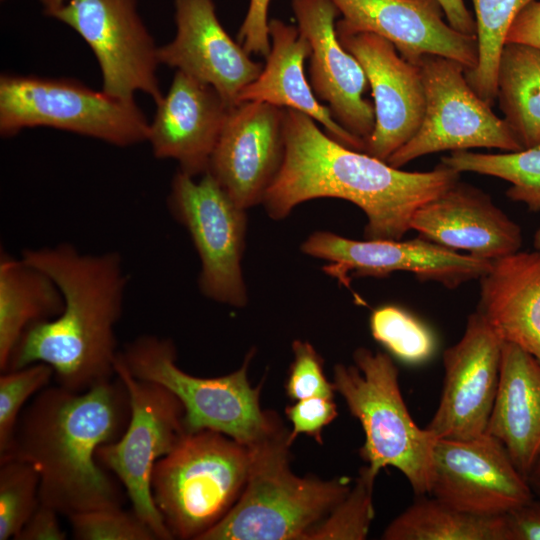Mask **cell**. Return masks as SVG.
Instances as JSON below:
<instances>
[{
  "label": "cell",
  "instance_id": "18",
  "mask_svg": "<svg viewBox=\"0 0 540 540\" xmlns=\"http://www.w3.org/2000/svg\"><path fill=\"white\" fill-rule=\"evenodd\" d=\"M342 19L337 34L370 32L390 41L407 61L423 55L453 59L471 71L478 64L476 36L463 34L443 19L437 0H331Z\"/></svg>",
  "mask_w": 540,
  "mask_h": 540
},
{
  "label": "cell",
  "instance_id": "4",
  "mask_svg": "<svg viewBox=\"0 0 540 540\" xmlns=\"http://www.w3.org/2000/svg\"><path fill=\"white\" fill-rule=\"evenodd\" d=\"M289 434L282 424L250 447L245 488L230 511L199 540H306L345 498L348 477H298L289 466Z\"/></svg>",
  "mask_w": 540,
  "mask_h": 540
},
{
  "label": "cell",
  "instance_id": "9",
  "mask_svg": "<svg viewBox=\"0 0 540 540\" xmlns=\"http://www.w3.org/2000/svg\"><path fill=\"white\" fill-rule=\"evenodd\" d=\"M115 375L127 388L130 418L117 440L98 448L96 458L116 476L130 499L132 510L153 530L157 539L171 540L173 537L154 503L151 480L156 463L186 434L184 407L166 387L134 377L119 355Z\"/></svg>",
  "mask_w": 540,
  "mask_h": 540
},
{
  "label": "cell",
  "instance_id": "22",
  "mask_svg": "<svg viewBox=\"0 0 540 540\" xmlns=\"http://www.w3.org/2000/svg\"><path fill=\"white\" fill-rule=\"evenodd\" d=\"M411 229L443 247L489 261L518 252L523 240L521 227L487 193L460 180L421 205Z\"/></svg>",
  "mask_w": 540,
  "mask_h": 540
},
{
  "label": "cell",
  "instance_id": "44",
  "mask_svg": "<svg viewBox=\"0 0 540 540\" xmlns=\"http://www.w3.org/2000/svg\"><path fill=\"white\" fill-rule=\"evenodd\" d=\"M46 15L50 16L58 10L66 0H39Z\"/></svg>",
  "mask_w": 540,
  "mask_h": 540
},
{
  "label": "cell",
  "instance_id": "43",
  "mask_svg": "<svg viewBox=\"0 0 540 540\" xmlns=\"http://www.w3.org/2000/svg\"><path fill=\"white\" fill-rule=\"evenodd\" d=\"M526 480L535 497L540 499V452L530 468Z\"/></svg>",
  "mask_w": 540,
  "mask_h": 540
},
{
  "label": "cell",
  "instance_id": "40",
  "mask_svg": "<svg viewBox=\"0 0 540 540\" xmlns=\"http://www.w3.org/2000/svg\"><path fill=\"white\" fill-rule=\"evenodd\" d=\"M58 515L53 508L40 503L14 540H65Z\"/></svg>",
  "mask_w": 540,
  "mask_h": 540
},
{
  "label": "cell",
  "instance_id": "20",
  "mask_svg": "<svg viewBox=\"0 0 540 540\" xmlns=\"http://www.w3.org/2000/svg\"><path fill=\"white\" fill-rule=\"evenodd\" d=\"M176 35L158 48L160 64L213 86L231 105L260 74L251 59L221 25L213 0H174Z\"/></svg>",
  "mask_w": 540,
  "mask_h": 540
},
{
  "label": "cell",
  "instance_id": "42",
  "mask_svg": "<svg viewBox=\"0 0 540 540\" xmlns=\"http://www.w3.org/2000/svg\"><path fill=\"white\" fill-rule=\"evenodd\" d=\"M448 24L455 30L470 36H476V23L463 0H437Z\"/></svg>",
  "mask_w": 540,
  "mask_h": 540
},
{
  "label": "cell",
  "instance_id": "5",
  "mask_svg": "<svg viewBox=\"0 0 540 540\" xmlns=\"http://www.w3.org/2000/svg\"><path fill=\"white\" fill-rule=\"evenodd\" d=\"M353 360L354 365L334 367L333 385L363 428L362 459L376 476L382 468H396L417 496H425L437 438L412 419L401 394L398 369L387 353L360 347Z\"/></svg>",
  "mask_w": 540,
  "mask_h": 540
},
{
  "label": "cell",
  "instance_id": "8",
  "mask_svg": "<svg viewBox=\"0 0 540 540\" xmlns=\"http://www.w3.org/2000/svg\"><path fill=\"white\" fill-rule=\"evenodd\" d=\"M51 127L126 147L147 141L149 123L134 99L95 91L71 79L0 77V133Z\"/></svg>",
  "mask_w": 540,
  "mask_h": 540
},
{
  "label": "cell",
  "instance_id": "26",
  "mask_svg": "<svg viewBox=\"0 0 540 540\" xmlns=\"http://www.w3.org/2000/svg\"><path fill=\"white\" fill-rule=\"evenodd\" d=\"M64 299L45 272L7 253L0 256V370L6 372L10 358L24 333L34 324L58 316Z\"/></svg>",
  "mask_w": 540,
  "mask_h": 540
},
{
  "label": "cell",
  "instance_id": "29",
  "mask_svg": "<svg viewBox=\"0 0 540 540\" xmlns=\"http://www.w3.org/2000/svg\"><path fill=\"white\" fill-rule=\"evenodd\" d=\"M475 10L478 64L465 77L487 104L497 99V72L509 29L524 7L534 0H472Z\"/></svg>",
  "mask_w": 540,
  "mask_h": 540
},
{
  "label": "cell",
  "instance_id": "19",
  "mask_svg": "<svg viewBox=\"0 0 540 540\" xmlns=\"http://www.w3.org/2000/svg\"><path fill=\"white\" fill-rule=\"evenodd\" d=\"M299 31L311 46L310 85L333 118L365 144L375 126L374 106L363 97L369 85L358 60L336 33L340 14L331 0H292Z\"/></svg>",
  "mask_w": 540,
  "mask_h": 540
},
{
  "label": "cell",
  "instance_id": "31",
  "mask_svg": "<svg viewBox=\"0 0 540 540\" xmlns=\"http://www.w3.org/2000/svg\"><path fill=\"white\" fill-rule=\"evenodd\" d=\"M370 330L376 341L405 363L424 362L435 348V340L428 327L396 305L375 309L370 316Z\"/></svg>",
  "mask_w": 540,
  "mask_h": 540
},
{
  "label": "cell",
  "instance_id": "16",
  "mask_svg": "<svg viewBox=\"0 0 540 540\" xmlns=\"http://www.w3.org/2000/svg\"><path fill=\"white\" fill-rule=\"evenodd\" d=\"M286 108L245 101L232 106L208 170L243 209L262 204L285 155Z\"/></svg>",
  "mask_w": 540,
  "mask_h": 540
},
{
  "label": "cell",
  "instance_id": "32",
  "mask_svg": "<svg viewBox=\"0 0 540 540\" xmlns=\"http://www.w3.org/2000/svg\"><path fill=\"white\" fill-rule=\"evenodd\" d=\"M40 475L30 462L0 461V540L19 533L39 506Z\"/></svg>",
  "mask_w": 540,
  "mask_h": 540
},
{
  "label": "cell",
  "instance_id": "28",
  "mask_svg": "<svg viewBox=\"0 0 540 540\" xmlns=\"http://www.w3.org/2000/svg\"><path fill=\"white\" fill-rule=\"evenodd\" d=\"M385 540H506L503 514L487 516L419 496L384 530Z\"/></svg>",
  "mask_w": 540,
  "mask_h": 540
},
{
  "label": "cell",
  "instance_id": "10",
  "mask_svg": "<svg viewBox=\"0 0 540 540\" xmlns=\"http://www.w3.org/2000/svg\"><path fill=\"white\" fill-rule=\"evenodd\" d=\"M180 170L167 206L188 232L201 262L198 287L208 299L244 307L248 292L242 273L247 232L246 209L238 206L208 172L199 181Z\"/></svg>",
  "mask_w": 540,
  "mask_h": 540
},
{
  "label": "cell",
  "instance_id": "34",
  "mask_svg": "<svg viewBox=\"0 0 540 540\" xmlns=\"http://www.w3.org/2000/svg\"><path fill=\"white\" fill-rule=\"evenodd\" d=\"M53 378L52 367L45 363H34L1 374L0 458L6 456L12 447L19 416L29 399L49 386Z\"/></svg>",
  "mask_w": 540,
  "mask_h": 540
},
{
  "label": "cell",
  "instance_id": "2",
  "mask_svg": "<svg viewBox=\"0 0 540 540\" xmlns=\"http://www.w3.org/2000/svg\"><path fill=\"white\" fill-rule=\"evenodd\" d=\"M129 418L127 388L117 376L84 392L47 386L24 407L12 447L0 461L33 464L40 475V502L60 515L119 508L120 486L96 452L121 436Z\"/></svg>",
  "mask_w": 540,
  "mask_h": 540
},
{
  "label": "cell",
  "instance_id": "33",
  "mask_svg": "<svg viewBox=\"0 0 540 540\" xmlns=\"http://www.w3.org/2000/svg\"><path fill=\"white\" fill-rule=\"evenodd\" d=\"M376 475L365 465L345 498L317 525L306 540H363L374 518Z\"/></svg>",
  "mask_w": 540,
  "mask_h": 540
},
{
  "label": "cell",
  "instance_id": "41",
  "mask_svg": "<svg viewBox=\"0 0 540 540\" xmlns=\"http://www.w3.org/2000/svg\"><path fill=\"white\" fill-rule=\"evenodd\" d=\"M521 43L540 49V1H532L513 21L506 43Z\"/></svg>",
  "mask_w": 540,
  "mask_h": 540
},
{
  "label": "cell",
  "instance_id": "24",
  "mask_svg": "<svg viewBox=\"0 0 540 540\" xmlns=\"http://www.w3.org/2000/svg\"><path fill=\"white\" fill-rule=\"evenodd\" d=\"M477 312L503 342L540 363V252H516L492 261L479 279Z\"/></svg>",
  "mask_w": 540,
  "mask_h": 540
},
{
  "label": "cell",
  "instance_id": "23",
  "mask_svg": "<svg viewBox=\"0 0 540 540\" xmlns=\"http://www.w3.org/2000/svg\"><path fill=\"white\" fill-rule=\"evenodd\" d=\"M270 52L258 77L240 93L237 103L265 102L294 109L320 123L325 133L342 145L364 152L365 143L340 126L329 108L314 94L304 73L311 46L298 27L279 19L269 21Z\"/></svg>",
  "mask_w": 540,
  "mask_h": 540
},
{
  "label": "cell",
  "instance_id": "21",
  "mask_svg": "<svg viewBox=\"0 0 540 540\" xmlns=\"http://www.w3.org/2000/svg\"><path fill=\"white\" fill-rule=\"evenodd\" d=\"M231 107L213 86L176 71L149 123L154 156L192 177L205 174Z\"/></svg>",
  "mask_w": 540,
  "mask_h": 540
},
{
  "label": "cell",
  "instance_id": "38",
  "mask_svg": "<svg viewBox=\"0 0 540 540\" xmlns=\"http://www.w3.org/2000/svg\"><path fill=\"white\" fill-rule=\"evenodd\" d=\"M271 0H250L247 14L238 32V42L249 55L267 57L271 42L268 9Z\"/></svg>",
  "mask_w": 540,
  "mask_h": 540
},
{
  "label": "cell",
  "instance_id": "27",
  "mask_svg": "<svg viewBox=\"0 0 540 540\" xmlns=\"http://www.w3.org/2000/svg\"><path fill=\"white\" fill-rule=\"evenodd\" d=\"M497 99L505 122L523 149L539 144V48L505 43L498 65Z\"/></svg>",
  "mask_w": 540,
  "mask_h": 540
},
{
  "label": "cell",
  "instance_id": "45",
  "mask_svg": "<svg viewBox=\"0 0 540 540\" xmlns=\"http://www.w3.org/2000/svg\"><path fill=\"white\" fill-rule=\"evenodd\" d=\"M533 245L535 250L540 252V228L534 234Z\"/></svg>",
  "mask_w": 540,
  "mask_h": 540
},
{
  "label": "cell",
  "instance_id": "1",
  "mask_svg": "<svg viewBox=\"0 0 540 540\" xmlns=\"http://www.w3.org/2000/svg\"><path fill=\"white\" fill-rule=\"evenodd\" d=\"M459 180L460 173L441 162L426 172L400 170L342 145L310 116L286 109L284 160L262 205L280 220L308 200L344 199L366 215V239L401 240L415 211Z\"/></svg>",
  "mask_w": 540,
  "mask_h": 540
},
{
  "label": "cell",
  "instance_id": "13",
  "mask_svg": "<svg viewBox=\"0 0 540 540\" xmlns=\"http://www.w3.org/2000/svg\"><path fill=\"white\" fill-rule=\"evenodd\" d=\"M301 251L328 261L322 270L346 287L353 277H386L410 272L421 281L449 289L480 279L492 261L460 254L422 237L401 240L357 241L330 231H315L301 244Z\"/></svg>",
  "mask_w": 540,
  "mask_h": 540
},
{
  "label": "cell",
  "instance_id": "15",
  "mask_svg": "<svg viewBox=\"0 0 540 540\" xmlns=\"http://www.w3.org/2000/svg\"><path fill=\"white\" fill-rule=\"evenodd\" d=\"M503 341L476 311L460 340L443 353L444 382L426 426L435 438L466 440L486 433L497 394Z\"/></svg>",
  "mask_w": 540,
  "mask_h": 540
},
{
  "label": "cell",
  "instance_id": "14",
  "mask_svg": "<svg viewBox=\"0 0 540 540\" xmlns=\"http://www.w3.org/2000/svg\"><path fill=\"white\" fill-rule=\"evenodd\" d=\"M428 494L456 509L487 516L504 514L534 497L506 447L488 433L435 440Z\"/></svg>",
  "mask_w": 540,
  "mask_h": 540
},
{
  "label": "cell",
  "instance_id": "17",
  "mask_svg": "<svg viewBox=\"0 0 540 540\" xmlns=\"http://www.w3.org/2000/svg\"><path fill=\"white\" fill-rule=\"evenodd\" d=\"M337 36L362 66L372 90L375 126L364 152L386 162L416 134L422 123L425 92L420 69L377 34Z\"/></svg>",
  "mask_w": 540,
  "mask_h": 540
},
{
  "label": "cell",
  "instance_id": "7",
  "mask_svg": "<svg viewBox=\"0 0 540 540\" xmlns=\"http://www.w3.org/2000/svg\"><path fill=\"white\" fill-rule=\"evenodd\" d=\"M251 451L210 430L186 433L155 465L153 500L173 539L199 540L241 496Z\"/></svg>",
  "mask_w": 540,
  "mask_h": 540
},
{
  "label": "cell",
  "instance_id": "25",
  "mask_svg": "<svg viewBox=\"0 0 540 540\" xmlns=\"http://www.w3.org/2000/svg\"><path fill=\"white\" fill-rule=\"evenodd\" d=\"M486 433L499 439L526 478L540 452V363L503 342L497 394Z\"/></svg>",
  "mask_w": 540,
  "mask_h": 540
},
{
  "label": "cell",
  "instance_id": "35",
  "mask_svg": "<svg viewBox=\"0 0 540 540\" xmlns=\"http://www.w3.org/2000/svg\"><path fill=\"white\" fill-rule=\"evenodd\" d=\"M77 540H158L153 530L132 510L97 509L67 517Z\"/></svg>",
  "mask_w": 540,
  "mask_h": 540
},
{
  "label": "cell",
  "instance_id": "6",
  "mask_svg": "<svg viewBox=\"0 0 540 540\" xmlns=\"http://www.w3.org/2000/svg\"><path fill=\"white\" fill-rule=\"evenodd\" d=\"M254 353H247L238 370L218 377L183 371L176 363L173 341L156 335L135 338L119 357L134 377L156 382L178 397L184 407L186 433L215 431L250 448L283 424L277 414L261 409L262 385L252 387L248 380Z\"/></svg>",
  "mask_w": 540,
  "mask_h": 540
},
{
  "label": "cell",
  "instance_id": "12",
  "mask_svg": "<svg viewBox=\"0 0 540 540\" xmlns=\"http://www.w3.org/2000/svg\"><path fill=\"white\" fill-rule=\"evenodd\" d=\"M138 0H66L51 17L88 44L102 75V90L134 99L136 92L158 103L163 94L157 69L158 48L142 21Z\"/></svg>",
  "mask_w": 540,
  "mask_h": 540
},
{
  "label": "cell",
  "instance_id": "11",
  "mask_svg": "<svg viewBox=\"0 0 540 540\" xmlns=\"http://www.w3.org/2000/svg\"><path fill=\"white\" fill-rule=\"evenodd\" d=\"M416 65L425 92L423 120L416 134L387 159L388 164L400 168L421 156L447 150L523 149L505 120L472 89L462 64L427 54Z\"/></svg>",
  "mask_w": 540,
  "mask_h": 540
},
{
  "label": "cell",
  "instance_id": "36",
  "mask_svg": "<svg viewBox=\"0 0 540 540\" xmlns=\"http://www.w3.org/2000/svg\"><path fill=\"white\" fill-rule=\"evenodd\" d=\"M293 361L285 383L287 396L294 400L312 397L334 398L335 388L324 374V361L307 341L294 340Z\"/></svg>",
  "mask_w": 540,
  "mask_h": 540
},
{
  "label": "cell",
  "instance_id": "39",
  "mask_svg": "<svg viewBox=\"0 0 540 540\" xmlns=\"http://www.w3.org/2000/svg\"><path fill=\"white\" fill-rule=\"evenodd\" d=\"M506 540H540V499L517 505L503 514Z\"/></svg>",
  "mask_w": 540,
  "mask_h": 540
},
{
  "label": "cell",
  "instance_id": "37",
  "mask_svg": "<svg viewBox=\"0 0 540 540\" xmlns=\"http://www.w3.org/2000/svg\"><path fill=\"white\" fill-rule=\"evenodd\" d=\"M285 414L292 424L289 444L300 434L311 436L322 444V431L338 415L334 398L312 397L295 401L285 408Z\"/></svg>",
  "mask_w": 540,
  "mask_h": 540
},
{
  "label": "cell",
  "instance_id": "30",
  "mask_svg": "<svg viewBox=\"0 0 540 540\" xmlns=\"http://www.w3.org/2000/svg\"><path fill=\"white\" fill-rule=\"evenodd\" d=\"M441 163L459 173L474 172L508 181L511 186L506 195L510 200L540 211V143L502 154L452 151Z\"/></svg>",
  "mask_w": 540,
  "mask_h": 540
},
{
  "label": "cell",
  "instance_id": "3",
  "mask_svg": "<svg viewBox=\"0 0 540 540\" xmlns=\"http://www.w3.org/2000/svg\"><path fill=\"white\" fill-rule=\"evenodd\" d=\"M21 257L54 280L64 306L58 316L24 333L6 371L45 363L57 385L73 392L113 379L120 352L115 327L128 284L121 255L83 253L60 243L27 248Z\"/></svg>",
  "mask_w": 540,
  "mask_h": 540
}]
</instances>
